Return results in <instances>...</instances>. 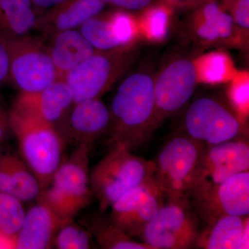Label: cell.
I'll return each instance as SVG.
<instances>
[{
    "mask_svg": "<svg viewBox=\"0 0 249 249\" xmlns=\"http://www.w3.org/2000/svg\"><path fill=\"white\" fill-rule=\"evenodd\" d=\"M163 1L173 6L175 9H183L188 11L211 0H163Z\"/></svg>",
    "mask_w": 249,
    "mask_h": 249,
    "instance_id": "32",
    "label": "cell"
},
{
    "mask_svg": "<svg viewBox=\"0 0 249 249\" xmlns=\"http://www.w3.org/2000/svg\"><path fill=\"white\" fill-rule=\"evenodd\" d=\"M249 146L235 139L204 144L194 185L186 200L204 194L236 174L249 171Z\"/></svg>",
    "mask_w": 249,
    "mask_h": 249,
    "instance_id": "12",
    "label": "cell"
},
{
    "mask_svg": "<svg viewBox=\"0 0 249 249\" xmlns=\"http://www.w3.org/2000/svg\"><path fill=\"white\" fill-rule=\"evenodd\" d=\"M55 237V247L60 249H88L91 248L88 232L73 224L66 223L60 228Z\"/></svg>",
    "mask_w": 249,
    "mask_h": 249,
    "instance_id": "28",
    "label": "cell"
},
{
    "mask_svg": "<svg viewBox=\"0 0 249 249\" xmlns=\"http://www.w3.org/2000/svg\"><path fill=\"white\" fill-rule=\"evenodd\" d=\"M242 115L228 96L207 95L190 105L183 126L191 138L214 145L236 139L243 129Z\"/></svg>",
    "mask_w": 249,
    "mask_h": 249,
    "instance_id": "7",
    "label": "cell"
},
{
    "mask_svg": "<svg viewBox=\"0 0 249 249\" xmlns=\"http://www.w3.org/2000/svg\"><path fill=\"white\" fill-rule=\"evenodd\" d=\"M2 160L9 173V194L21 201H31L38 197L42 187L26 163L11 156L4 157Z\"/></svg>",
    "mask_w": 249,
    "mask_h": 249,
    "instance_id": "24",
    "label": "cell"
},
{
    "mask_svg": "<svg viewBox=\"0 0 249 249\" xmlns=\"http://www.w3.org/2000/svg\"><path fill=\"white\" fill-rule=\"evenodd\" d=\"M63 222L53 210L40 201L31 208L15 238L14 248L45 249L51 245L54 234Z\"/></svg>",
    "mask_w": 249,
    "mask_h": 249,
    "instance_id": "20",
    "label": "cell"
},
{
    "mask_svg": "<svg viewBox=\"0 0 249 249\" xmlns=\"http://www.w3.org/2000/svg\"><path fill=\"white\" fill-rule=\"evenodd\" d=\"M139 40L107 50H97L68 72L64 80L71 89L73 104L101 98L129 71L138 57Z\"/></svg>",
    "mask_w": 249,
    "mask_h": 249,
    "instance_id": "4",
    "label": "cell"
},
{
    "mask_svg": "<svg viewBox=\"0 0 249 249\" xmlns=\"http://www.w3.org/2000/svg\"><path fill=\"white\" fill-rule=\"evenodd\" d=\"M204 143L186 134L175 136L154 160L153 180L168 201H187L196 180Z\"/></svg>",
    "mask_w": 249,
    "mask_h": 249,
    "instance_id": "5",
    "label": "cell"
},
{
    "mask_svg": "<svg viewBox=\"0 0 249 249\" xmlns=\"http://www.w3.org/2000/svg\"><path fill=\"white\" fill-rule=\"evenodd\" d=\"M65 1L67 0H31L39 14L43 12L45 10L51 9L57 5L62 4Z\"/></svg>",
    "mask_w": 249,
    "mask_h": 249,
    "instance_id": "34",
    "label": "cell"
},
{
    "mask_svg": "<svg viewBox=\"0 0 249 249\" xmlns=\"http://www.w3.org/2000/svg\"><path fill=\"white\" fill-rule=\"evenodd\" d=\"M89 149L79 145L71 158L60 163L48 188L39 196V201L53 210L64 224L71 222L92 199L88 168Z\"/></svg>",
    "mask_w": 249,
    "mask_h": 249,
    "instance_id": "6",
    "label": "cell"
},
{
    "mask_svg": "<svg viewBox=\"0 0 249 249\" xmlns=\"http://www.w3.org/2000/svg\"><path fill=\"white\" fill-rule=\"evenodd\" d=\"M236 25L249 36V0H219Z\"/></svg>",
    "mask_w": 249,
    "mask_h": 249,
    "instance_id": "29",
    "label": "cell"
},
{
    "mask_svg": "<svg viewBox=\"0 0 249 249\" xmlns=\"http://www.w3.org/2000/svg\"><path fill=\"white\" fill-rule=\"evenodd\" d=\"M152 179L127 191L111 206L109 220L127 235L141 237L144 229L164 204Z\"/></svg>",
    "mask_w": 249,
    "mask_h": 249,
    "instance_id": "14",
    "label": "cell"
},
{
    "mask_svg": "<svg viewBox=\"0 0 249 249\" xmlns=\"http://www.w3.org/2000/svg\"><path fill=\"white\" fill-rule=\"evenodd\" d=\"M106 5H111L119 9L134 14H139L152 5L163 0H101Z\"/></svg>",
    "mask_w": 249,
    "mask_h": 249,
    "instance_id": "30",
    "label": "cell"
},
{
    "mask_svg": "<svg viewBox=\"0 0 249 249\" xmlns=\"http://www.w3.org/2000/svg\"><path fill=\"white\" fill-rule=\"evenodd\" d=\"M199 84L196 58L178 54L165 62L155 76L154 130L186 106Z\"/></svg>",
    "mask_w": 249,
    "mask_h": 249,
    "instance_id": "10",
    "label": "cell"
},
{
    "mask_svg": "<svg viewBox=\"0 0 249 249\" xmlns=\"http://www.w3.org/2000/svg\"><path fill=\"white\" fill-rule=\"evenodd\" d=\"M196 217L211 225L227 215L249 214V172L236 174L201 196L187 200Z\"/></svg>",
    "mask_w": 249,
    "mask_h": 249,
    "instance_id": "13",
    "label": "cell"
},
{
    "mask_svg": "<svg viewBox=\"0 0 249 249\" xmlns=\"http://www.w3.org/2000/svg\"><path fill=\"white\" fill-rule=\"evenodd\" d=\"M9 130H11L9 114L0 106V142L6 138Z\"/></svg>",
    "mask_w": 249,
    "mask_h": 249,
    "instance_id": "33",
    "label": "cell"
},
{
    "mask_svg": "<svg viewBox=\"0 0 249 249\" xmlns=\"http://www.w3.org/2000/svg\"><path fill=\"white\" fill-rule=\"evenodd\" d=\"M9 119L26 165L38 180L42 189L47 188L61 163L62 136L54 124L14 107Z\"/></svg>",
    "mask_w": 249,
    "mask_h": 249,
    "instance_id": "2",
    "label": "cell"
},
{
    "mask_svg": "<svg viewBox=\"0 0 249 249\" xmlns=\"http://www.w3.org/2000/svg\"><path fill=\"white\" fill-rule=\"evenodd\" d=\"M26 213L19 199L0 193V232L6 237L17 235L25 219Z\"/></svg>",
    "mask_w": 249,
    "mask_h": 249,
    "instance_id": "27",
    "label": "cell"
},
{
    "mask_svg": "<svg viewBox=\"0 0 249 249\" xmlns=\"http://www.w3.org/2000/svg\"><path fill=\"white\" fill-rule=\"evenodd\" d=\"M249 215H227L201 231L196 248L240 249L248 246Z\"/></svg>",
    "mask_w": 249,
    "mask_h": 249,
    "instance_id": "21",
    "label": "cell"
},
{
    "mask_svg": "<svg viewBox=\"0 0 249 249\" xmlns=\"http://www.w3.org/2000/svg\"><path fill=\"white\" fill-rule=\"evenodd\" d=\"M155 171L154 160L134 155L124 145L114 143L93 167L89 175L90 186L101 209L106 210L127 191L151 181Z\"/></svg>",
    "mask_w": 249,
    "mask_h": 249,
    "instance_id": "3",
    "label": "cell"
},
{
    "mask_svg": "<svg viewBox=\"0 0 249 249\" xmlns=\"http://www.w3.org/2000/svg\"><path fill=\"white\" fill-rule=\"evenodd\" d=\"M95 236L100 247L107 249H152L138 242L114 226L110 221L101 222L95 228Z\"/></svg>",
    "mask_w": 249,
    "mask_h": 249,
    "instance_id": "26",
    "label": "cell"
},
{
    "mask_svg": "<svg viewBox=\"0 0 249 249\" xmlns=\"http://www.w3.org/2000/svg\"><path fill=\"white\" fill-rule=\"evenodd\" d=\"M201 232L199 219L188 201H168L147 224L141 238L152 249H188L196 247Z\"/></svg>",
    "mask_w": 249,
    "mask_h": 249,
    "instance_id": "11",
    "label": "cell"
},
{
    "mask_svg": "<svg viewBox=\"0 0 249 249\" xmlns=\"http://www.w3.org/2000/svg\"><path fill=\"white\" fill-rule=\"evenodd\" d=\"M83 35L97 50H107L139 40L137 14L122 9L101 12L80 28Z\"/></svg>",
    "mask_w": 249,
    "mask_h": 249,
    "instance_id": "15",
    "label": "cell"
},
{
    "mask_svg": "<svg viewBox=\"0 0 249 249\" xmlns=\"http://www.w3.org/2000/svg\"><path fill=\"white\" fill-rule=\"evenodd\" d=\"M10 81L9 54L4 42L0 39V89Z\"/></svg>",
    "mask_w": 249,
    "mask_h": 249,
    "instance_id": "31",
    "label": "cell"
},
{
    "mask_svg": "<svg viewBox=\"0 0 249 249\" xmlns=\"http://www.w3.org/2000/svg\"><path fill=\"white\" fill-rule=\"evenodd\" d=\"M1 40L9 54L10 81L19 92L40 91L58 80L56 70L42 39L27 35Z\"/></svg>",
    "mask_w": 249,
    "mask_h": 249,
    "instance_id": "9",
    "label": "cell"
},
{
    "mask_svg": "<svg viewBox=\"0 0 249 249\" xmlns=\"http://www.w3.org/2000/svg\"><path fill=\"white\" fill-rule=\"evenodd\" d=\"M199 83H229L237 71L230 56L222 51H213L196 58Z\"/></svg>",
    "mask_w": 249,
    "mask_h": 249,
    "instance_id": "25",
    "label": "cell"
},
{
    "mask_svg": "<svg viewBox=\"0 0 249 249\" xmlns=\"http://www.w3.org/2000/svg\"><path fill=\"white\" fill-rule=\"evenodd\" d=\"M155 75L138 71L126 77L111 102L112 143L133 150L154 131L155 114Z\"/></svg>",
    "mask_w": 249,
    "mask_h": 249,
    "instance_id": "1",
    "label": "cell"
},
{
    "mask_svg": "<svg viewBox=\"0 0 249 249\" xmlns=\"http://www.w3.org/2000/svg\"><path fill=\"white\" fill-rule=\"evenodd\" d=\"M188 11L179 29L185 42L201 48L247 45L248 36L236 25L219 0H211Z\"/></svg>",
    "mask_w": 249,
    "mask_h": 249,
    "instance_id": "8",
    "label": "cell"
},
{
    "mask_svg": "<svg viewBox=\"0 0 249 249\" xmlns=\"http://www.w3.org/2000/svg\"><path fill=\"white\" fill-rule=\"evenodd\" d=\"M106 6L101 0H67L41 13L34 30L45 39L61 31L79 29L90 18L103 12Z\"/></svg>",
    "mask_w": 249,
    "mask_h": 249,
    "instance_id": "18",
    "label": "cell"
},
{
    "mask_svg": "<svg viewBox=\"0 0 249 249\" xmlns=\"http://www.w3.org/2000/svg\"><path fill=\"white\" fill-rule=\"evenodd\" d=\"M39 15L31 0H0V38L29 35Z\"/></svg>",
    "mask_w": 249,
    "mask_h": 249,
    "instance_id": "22",
    "label": "cell"
},
{
    "mask_svg": "<svg viewBox=\"0 0 249 249\" xmlns=\"http://www.w3.org/2000/svg\"><path fill=\"white\" fill-rule=\"evenodd\" d=\"M73 104V96L66 82L56 80L40 91L19 92L13 107L54 124Z\"/></svg>",
    "mask_w": 249,
    "mask_h": 249,
    "instance_id": "17",
    "label": "cell"
},
{
    "mask_svg": "<svg viewBox=\"0 0 249 249\" xmlns=\"http://www.w3.org/2000/svg\"><path fill=\"white\" fill-rule=\"evenodd\" d=\"M174 8L163 1L137 14L141 36L153 42H163L170 34Z\"/></svg>",
    "mask_w": 249,
    "mask_h": 249,
    "instance_id": "23",
    "label": "cell"
},
{
    "mask_svg": "<svg viewBox=\"0 0 249 249\" xmlns=\"http://www.w3.org/2000/svg\"><path fill=\"white\" fill-rule=\"evenodd\" d=\"M42 40L56 70L58 80H64L68 72L97 51L80 29L61 31Z\"/></svg>",
    "mask_w": 249,
    "mask_h": 249,
    "instance_id": "19",
    "label": "cell"
},
{
    "mask_svg": "<svg viewBox=\"0 0 249 249\" xmlns=\"http://www.w3.org/2000/svg\"><path fill=\"white\" fill-rule=\"evenodd\" d=\"M111 121L110 110L101 98H96L74 103L60 122L79 145L90 147L111 127Z\"/></svg>",
    "mask_w": 249,
    "mask_h": 249,
    "instance_id": "16",
    "label": "cell"
}]
</instances>
